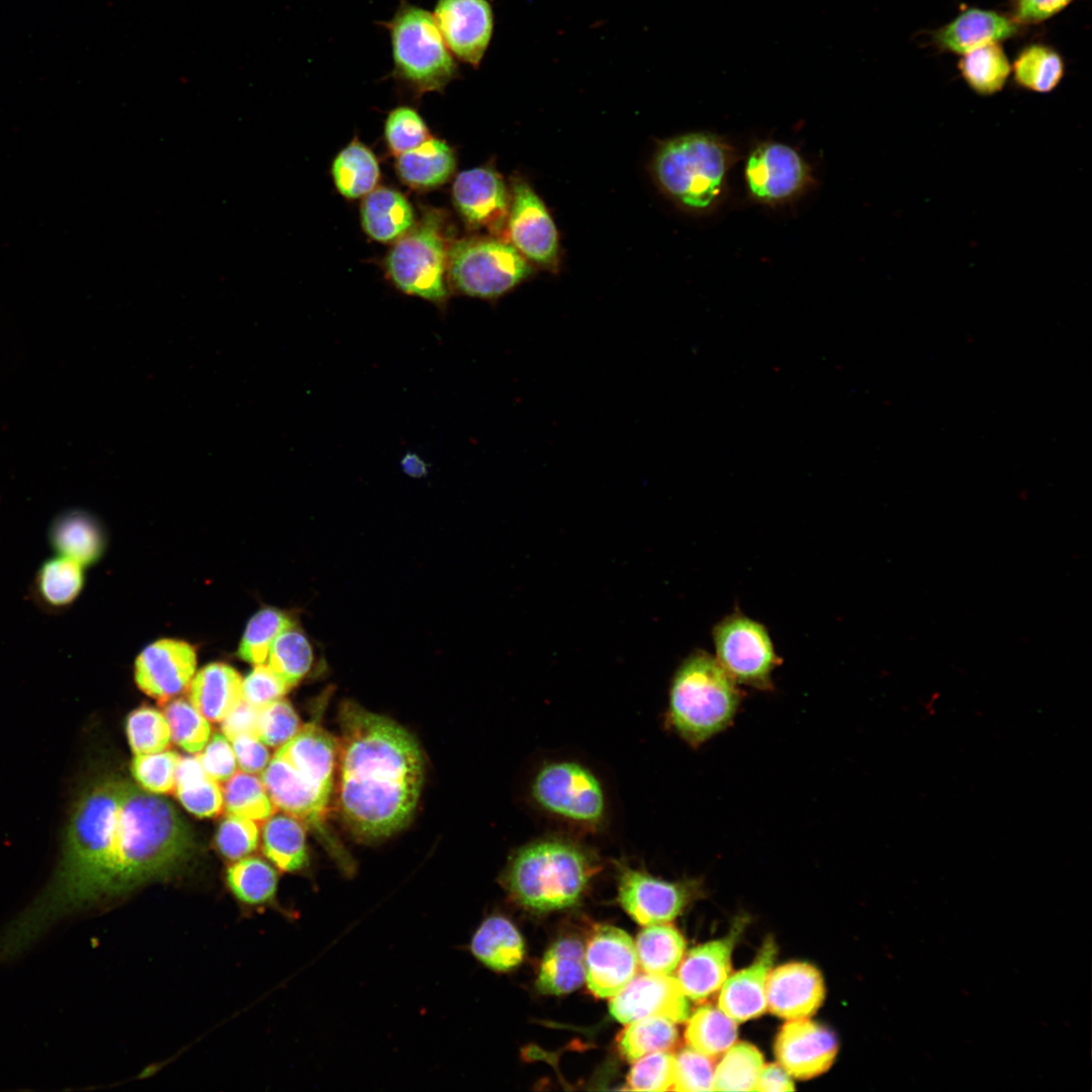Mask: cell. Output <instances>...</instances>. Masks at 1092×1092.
Instances as JSON below:
<instances>
[{"label": "cell", "instance_id": "obj_1", "mask_svg": "<svg viewBox=\"0 0 1092 1092\" xmlns=\"http://www.w3.org/2000/svg\"><path fill=\"white\" fill-rule=\"evenodd\" d=\"M337 796L348 827L365 839L399 830L418 804L423 759L414 737L392 720L346 703L340 712Z\"/></svg>", "mask_w": 1092, "mask_h": 1092}, {"label": "cell", "instance_id": "obj_2", "mask_svg": "<svg viewBox=\"0 0 1092 1092\" xmlns=\"http://www.w3.org/2000/svg\"><path fill=\"white\" fill-rule=\"evenodd\" d=\"M193 848L188 826L168 800L128 781L109 778L97 856L83 907L172 876Z\"/></svg>", "mask_w": 1092, "mask_h": 1092}, {"label": "cell", "instance_id": "obj_3", "mask_svg": "<svg viewBox=\"0 0 1092 1092\" xmlns=\"http://www.w3.org/2000/svg\"><path fill=\"white\" fill-rule=\"evenodd\" d=\"M338 740L315 723L277 748L261 781L275 808L304 825L321 828L326 819L337 770Z\"/></svg>", "mask_w": 1092, "mask_h": 1092}, {"label": "cell", "instance_id": "obj_4", "mask_svg": "<svg viewBox=\"0 0 1092 1092\" xmlns=\"http://www.w3.org/2000/svg\"><path fill=\"white\" fill-rule=\"evenodd\" d=\"M593 852L565 838H543L519 848L503 882L520 904L537 911L569 907L598 872Z\"/></svg>", "mask_w": 1092, "mask_h": 1092}, {"label": "cell", "instance_id": "obj_5", "mask_svg": "<svg viewBox=\"0 0 1092 1092\" xmlns=\"http://www.w3.org/2000/svg\"><path fill=\"white\" fill-rule=\"evenodd\" d=\"M736 156L735 148L718 134L689 132L659 146L653 171L659 186L677 204L707 213L723 201Z\"/></svg>", "mask_w": 1092, "mask_h": 1092}, {"label": "cell", "instance_id": "obj_6", "mask_svg": "<svg viewBox=\"0 0 1092 1092\" xmlns=\"http://www.w3.org/2000/svg\"><path fill=\"white\" fill-rule=\"evenodd\" d=\"M740 700L735 680L715 657L698 650L673 675L667 723L686 742L697 747L729 726Z\"/></svg>", "mask_w": 1092, "mask_h": 1092}, {"label": "cell", "instance_id": "obj_7", "mask_svg": "<svg viewBox=\"0 0 1092 1092\" xmlns=\"http://www.w3.org/2000/svg\"><path fill=\"white\" fill-rule=\"evenodd\" d=\"M383 25L390 34L395 79L422 93L441 90L458 75L455 59L429 11L401 0Z\"/></svg>", "mask_w": 1092, "mask_h": 1092}, {"label": "cell", "instance_id": "obj_8", "mask_svg": "<svg viewBox=\"0 0 1092 1092\" xmlns=\"http://www.w3.org/2000/svg\"><path fill=\"white\" fill-rule=\"evenodd\" d=\"M448 272L461 293L496 299L528 279L529 261L512 245L495 239H468L448 250Z\"/></svg>", "mask_w": 1092, "mask_h": 1092}, {"label": "cell", "instance_id": "obj_9", "mask_svg": "<svg viewBox=\"0 0 1092 1092\" xmlns=\"http://www.w3.org/2000/svg\"><path fill=\"white\" fill-rule=\"evenodd\" d=\"M448 251L440 217L424 216L390 250L386 268L391 281L402 292L435 303L446 300L445 280Z\"/></svg>", "mask_w": 1092, "mask_h": 1092}, {"label": "cell", "instance_id": "obj_10", "mask_svg": "<svg viewBox=\"0 0 1092 1092\" xmlns=\"http://www.w3.org/2000/svg\"><path fill=\"white\" fill-rule=\"evenodd\" d=\"M535 802L545 811L594 828L605 818L606 799L598 778L573 761L544 765L531 787Z\"/></svg>", "mask_w": 1092, "mask_h": 1092}, {"label": "cell", "instance_id": "obj_11", "mask_svg": "<svg viewBox=\"0 0 1092 1092\" xmlns=\"http://www.w3.org/2000/svg\"><path fill=\"white\" fill-rule=\"evenodd\" d=\"M713 640L715 658L735 682L771 688V672L780 659L762 624L734 613L714 627Z\"/></svg>", "mask_w": 1092, "mask_h": 1092}, {"label": "cell", "instance_id": "obj_12", "mask_svg": "<svg viewBox=\"0 0 1092 1092\" xmlns=\"http://www.w3.org/2000/svg\"><path fill=\"white\" fill-rule=\"evenodd\" d=\"M749 197L760 204L780 205L803 194L812 183L811 170L793 147L775 141L754 146L744 165Z\"/></svg>", "mask_w": 1092, "mask_h": 1092}, {"label": "cell", "instance_id": "obj_13", "mask_svg": "<svg viewBox=\"0 0 1092 1092\" xmlns=\"http://www.w3.org/2000/svg\"><path fill=\"white\" fill-rule=\"evenodd\" d=\"M511 244L541 267L554 269L558 261V234L545 204L522 178L512 183L509 210Z\"/></svg>", "mask_w": 1092, "mask_h": 1092}, {"label": "cell", "instance_id": "obj_14", "mask_svg": "<svg viewBox=\"0 0 1092 1092\" xmlns=\"http://www.w3.org/2000/svg\"><path fill=\"white\" fill-rule=\"evenodd\" d=\"M619 866V901L639 924L665 923L674 919L687 905L698 883H670L627 864Z\"/></svg>", "mask_w": 1092, "mask_h": 1092}, {"label": "cell", "instance_id": "obj_15", "mask_svg": "<svg viewBox=\"0 0 1092 1092\" xmlns=\"http://www.w3.org/2000/svg\"><path fill=\"white\" fill-rule=\"evenodd\" d=\"M637 965L635 944L627 932L612 925L594 930L584 948V980L594 995H616L634 978Z\"/></svg>", "mask_w": 1092, "mask_h": 1092}, {"label": "cell", "instance_id": "obj_16", "mask_svg": "<svg viewBox=\"0 0 1092 1092\" xmlns=\"http://www.w3.org/2000/svg\"><path fill=\"white\" fill-rule=\"evenodd\" d=\"M609 1008L611 1015L622 1023L647 1017H663L678 1023L690 1017L687 996L676 978L670 975H635L612 997Z\"/></svg>", "mask_w": 1092, "mask_h": 1092}, {"label": "cell", "instance_id": "obj_17", "mask_svg": "<svg viewBox=\"0 0 1092 1092\" xmlns=\"http://www.w3.org/2000/svg\"><path fill=\"white\" fill-rule=\"evenodd\" d=\"M195 669L193 646L180 640L162 639L140 653L134 678L145 694L165 705L189 688Z\"/></svg>", "mask_w": 1092, "mask_h": 1092}, {"label": "cell", "instance_id": "obj_18", "mask_svg": "<svg viewBox=\"0 0 1092 1092\" xmlns=\"http://www.w3.org/2000/svg\"><path fill=\"white\" fill-rule=\"evenodd\" d=\"M450 52L477 67L491 39L493 15L487 0H437L433 14Z\"/></svg>", "mask_w": 1092, "mask_h": 1092}, {"label": "cell", "instance_id": "obj_19", "mask_svg": "<svg viewBox=\"0 0 1092 1092\" xmlns=\"http://www.w3.org/2000/svg\"><path fill=\"white\" fill-rule=\"evenodd\" d=\"M838 1051L835 1034L808 1017L789 1019L778 1033L775 1053L779 1064L797 1079L826 1072Z\"/></svg>", "mask_w": 1092, "mask_h": 1092}, {"label": "cell", "instance_id": "obj_20", "mask_svg": "<svg viewBox=\"0 0 1092 1092\" xmlns=\"http://www.w3.org/2000/svg\"><path fill=\"white\" fill-rule=\"evenodd\" d=\"M745 923L744 919H737L723 938L700 944L684 953L676 980L688 998L702 1001L722 987L729 977L732 951Z\"/></svg>", "mask_w": 1092, "mask_h": 1092}, {"label": "cell", "instance_id": "obj_21", "mask_svg": "<svg viewBox=\"0 0 1092 1092\" xmlns=\"http://www.w3.org/2000/svg\"><path fill=\"white\" fill-rule=\"evenodd\" d=\"M765 996L768 1010L785 1019L809 1017L825 997L822 975L807 963H788L767 975Z\"/></svg>", "mask_w": 1092, "mask_h": 1092}, {"label": "cell", "instance_id": "obj_22", "mask_svg": "<svg viewBox=\"0 0 1092 1092\" xmlns=\"http://www.w3.org/2000/svg\"><path fill=\"white\" fill-rule=\"evenodd\" d=\"M453 199L462 217L474 228L498 230L509 215L511 194L502 177L488 168L459 173Z\"/></svg>", "mask_w": 1092, "mask_h": 1092}, {"label": "cell", "instance_id": "obj_23", "mask_svg": "<svg viewBox=\"0 0 1092 1092\" xmlns=\"http://www.w3.org/2000/svg\"><path fill=\"white\" fill-rule=\"evenodd\" d=\"M777 952L774 938H765L753 963L723 983L718 1007L736 1022L756 1018L766 1011V979Z\"/></svg>", "mask_w": 1092, "mask_h": 1092}, {"label": "cell", "instance_id": "obj_24", "mask_svg": "<svg viewBox=\"0 0 1092 1092\" xmlns=\"http://www.w3.org/2000/svg\"><path fill=\"white\" fill-rule=\"evenodd\" d=\"M1018 25L1006 15L993 10L968 8L938 28L932 36L935 46L945 52L964 55L991 42L1014 36Z\"/></svg>", "mask_w": 1092, "mask_h": 1092}, {"label": "cell", "instance_id": "obj_25", "mask_svg": "<svg viewBox=\"0 0 1092 1092\" xmlns=\"http://www.w3.org/2000/svg\"><path fill=\"white\" fill-rule=\"evenodd\" d=\"M48 538L57 555L76 561L83 567L97 562L105 549L101 525L83 510H67L58 514L50 524Z\"/></svg>", "mask_w": 1092, "mask_h": 1092}, {"label": "cell", "instance_id": "obj_26", "mask_svg": "<svg viewBox=\"0 0 1092 1092\" xmlns=\"http://www.w3.org/2000/svg\"><path fill=\"white\" fill-rule=\"evenodd\" d=\"M242 685V676L232 666L209 663L192 678L189 701L208 721L221 722L243 700Z\"/></svg>", "mask_w": 1092, "mask_h": 1092}, {"label": "cell", "instance_id": "obj_27", "mask_svg": "<svg viewBox=\"0 0 1092 1092\" xmlns=\"http://www.w3.org/2000/svg\"><path fill=\"white\" fill-rule=\"evenodd\" d=\"M84 582L82 565L56 555L44 560L36 570L31 583V598L47 613H63L78 599Z\"/></svg>", "mask_w": 1092, "mask_h": 1092}, {"label": "cell", "instance_id": "obj_28", "mask_svg": "<svg viewBox=\"0 0 1092 1092\" xmlns=\"http://www.w3.org/2000/svg\"><path fill=\"white\" fill-rule=\"evenodd\" d=\"M470 949L481 964L496 972L512 970L525 954L520 932L502 916H490L480 924L472 936Z\"/></svg>", "mask_w": 1092, "mask_h": 1092}, {"label": "cell", "instance_id": "obj_29", "mask_svg": "<svg viewBox=\"0 0 1092 1092\" xmlns=\"http://www.w3.org/2000/svg\"><path fill=\"white\" fill-rule=\"evenodd\" d=\"M365 232L374 240L389 242L404 235L414 224L408 201L397 191L380 187L366 196L361 209Z\"/></svg>", "mask_w": 1092, "mask_h": 1092}, {"label": "cell", "instance_id": "obj_30", "mask_svg": "<svg viewBox=\"0 0 1092 1092\" xmlns=\"http://www.w3.org/2000/svg\"><path fill=\"white\" fill-rule=\"evenodd\" d=\"M584 979L583 944L576 938H562L545 952L536 986L541 993L561 995L577 989Z\"/></svg>", "mask_w": 1092, "mask_h": 1092}, {"label": "cell", "instance_id": "obj_31", "mask_svg": "<svg viewBox=\"0 0 1092 1092\" xmlns=\"http://www.w3.org/2000/svg\"><path fill=\"white\" fill-rule=\"evenodd\" d=\"M263 851L281 871L293 873L308 862L304 824L287 814H272L263 830Z\"/></svg>", "mask_w": 1092, "mask_h": 1092}, {"label": "cell", "instance_id": "obj_32", "mask_svg": "<svg viewBox=\"0 0 1092 1092\" xmlns=\"http://www.w3.org/2000/svg\"><path fill=\"white\" fill-rule=\"evenodd\" d=\"M173 792L183 807L198 817H214L223 808L222 788L206 775L197 755L180 757Z\"/></svg>", "mask_w": 1092, "mask_h": 1092}, {"label": "cell", "instance_id": "obj_33", "mask_svg": "<svg viewBox=\"0 0 1092 1092\" xmlns=\"http://www.w3.org/2000/svg\"><path fill=\"white\" fill-rule=\"evenodd\" d=\"M397 172L412 187L429 188L444 183L455 168L451 148L444 142L429 139L419 147L398 155Z\"/></svg>", "mask_w": 1092, "mask_h": 1092}, {"label": "cell", "instance_id": "obj_34", "mask_svg": "<svg viewBox=\"0 0 1092 1092\" xmlns=\"http://www.w3.org/2000/svg\"><path fill=\"white\" fill-rule=\"evenodd\" d=\"M225 882L233 896L245 907L273 905L278 885L276 871L265 860L245 856L231 866Z\"/></svg>", "mask_w": 1092, "mask_h": 1092}, {"label": "cell", "instance_id": "obj_35", "mask_svg": "<svg viewBox=\"0 0 1092 1092\" xmlns=\"http://www.w3.org/2000/svg\"><path fill=\"white\" fill-rule=\"evenodd\" d=\"M634 944L642 971L656 975H670L686 950L682 935L665 923L647 925L638 933Z\"/></svg>", "mask_w": 1092, "mask_h": 1092}, {"label": "cell", "instance_id": "obj_36", "mask_svg": "<svg viewBox=\"0 0 1092 1092\" xmlns=\"http://www.w3.org/2000/svg\"><path fill=\"white\" fill-rule=\"evenodd\" d=\"M1014 81L1023 89L1048 93L1062 81L1065 63L1052 47L1035 42L1024 47L1011 65Z\"/></svg>", "mask_w": 1092, "mask_h": 1092}, {"label": "cell", "instance_id": "obj_37", "mask_svg": "<svg viewBox=\"0 0 1092 1092\" xmlns=\"http://www.w3.org/2000/svg\"><path fill=\"white\" fill-rule=\"evenodd\" d=\"M958 67L967 85L982 96L999 92L1011 73L1000 42L987 43L962 55Z\"/></svg>", "mask_w": 1092, "mask_h": 1092}, {"label": "cell", "instance_id": "obj_38", "mask_svg": "<svg viewBox=\"0 0 1092 1092\" xmlns=\"http://www.w3.org/2000/svg\"><path fill=\"white\" fill-rule=\"evenodd\" d=\"M688 1019L687 1043L708 1057L715 1059L722 1055L737 1038V1022L719 1007L701 1006Z\"/></svg>", "mask_w": 1092, "mask_h": 1092}, {"label": "cell", "instance_id": "obj_39", "mask_svg": "<svg viewBox=\"0 0 1092 1092\" xmlns=\"http://www.w3.org/2000/svg\"><path fill=\"white\" fill-rule=\"evenodd\" d=\"M332 172L338 190L348 198L368 194L379 179V166L375 156L357 141L339 153L334 160Z\"/></svg>", "mask_w": 1092, "mask_h": 1092}, {"label": "cell", "instance_id": "obj_40", "mask_svg": "<svg viewBox=\"0 0 1092 1092\" xmlns=\"http://www.w3.org/2000/svg\"><path fill=\"white\" fill-rule=\"evenodd\" d=\"M762 1066V1055L754 1045L733 1043L715 1066L713 1091H755Z\"/></svg>", "mask_w": 1092, "mask_h": 1092}, {"label": "cell", "instance_id": "obj_41", "mask_svg": "<svg viewBox=\"0 0 1092 1092\" xmlns=\"http://www.w3.org/2000/svg\"><path fill=\"white\" fill-rule=\"evenodd\" d=\"M678 1039L674 1022L663 1017H647L629 1023L618 1039L621 1055L634 1063L654 1052L671 1049Z\"/></svg>", "mask_w": 1092, "mask_h": 1092}, {"label": "cell", "instance_id": "obj_42", "mask_svg": "<svg viewBox=\"0 0 1092 1092\" xmlns=\"http://www.w3.org/2000/svg\"><path fill=\"white\" fill-rule=\"evenodd\" d=\"M313 652L306 636L294 626L284 630L273 641L268 665L290 689L308 672Z\"/></svg>", "mask_w": 1092, "mask_h": 1092}, {"label": "cell", "instance_id": "obj_43", "mask_svg": "<svg viewBox=\"0 0 1092 1092\" xmlns=\"http://www.w3.org/2000/svg\"><path fill=\"white\" fill-rule=\"evenodd\" d=\"M222 794L229 814L264 821L276 810L261 779L249 772H236L225 782Z\"/></svg>", "mask_w": 1092, "mask_h": 1092}, {"label": "cell", "instance_id": "obj_44", "mask_svg": "<svg viewBox=\"0 0 1092 1092\" xmlns=\"http://www.w3.org/2000/svg\"><path fill=\"white\" fill-rule=\"evenodd\" d=\"M292 626V619L283 611L275 608L260 610L246 627L238 650L239 657L255 665L265 663L275 638Z\"/></svg>", "mask_w": 1092, "mask_h": 1092}, {"label": "cell", "instance_id": "obj_45", "mask_svg": "<svg viewBox=\"0 0 1092 1092\" xmlns=\"http://www.w3.org/2000/svg\"><path fill=\"white\" fill-rule=\"evenodd\" d=\"M165 705L171 739L190 753L200 752L210 738L208 720L186 699L170 700Z\"/></svg>", "mask_w": 1092, "mask_h": 1092}, {"label": "cell", "instance_id": "obj_46", "mask_svg": "<svg viewBox=\"0 0 1092 1092\" xmlns=\"http://www.w3.org/2000/svg\"><path fill=\"white\" fill-rule=\"evenodd\" d=\"M126 734L134 754L164 751L171 741V730L164 713L152 707H141L128 715Z\"/></svg>", "mask_w": 1092, "mask_h": 1092}, {"label": "cell", "instance_id": "obj_47", "mask_svg": "<svg viewBox=\"0 0 1092 1092\" xmlns=\"http://www.w3.org/2000/svg\"><path fill=\"white\" fill-rule=\"evenodd\" d=\"M300 720L283 698L259 708L256 737L267 746L280 747L300 729Z\"/></svg>", "mask_w": 1092, "mask_h": 1092}, {"label": "cell", "instance_id": "obj_48", "mask_svg": "<svg viewBox=\"0 0 1092 1092\" xmlns=\"http://www.w3.org/2000/svg\"><path fill=\"white\" fill-rule=\"evenodd\" d=\"M179 759V754L172 750L135 754L131 774L144 790L155 794L169 793L174 790Z\"/></svg>", "mask_w": 1092, "mask_h": 1092}, {"label": "cell", "instance_id": "obj_49", "mask_svg": "<svg viewBox=\"0 0 1092 1092\" xmlns=\"http://www.w3.org/2000/svg\"><path fill=\"white\" fill-rule=\"evenodd\" d=\"M634 1063L627 1078L631 1090H672L675 1075V1057L673 1055L665 1051L654 1052Z\"/></svg>", "mask_w": 1092, "mask_h": 1092}, {"label": "cell", "instance_id": "obj_50", "mask_svg": "<svg viewBox=\"0 0 1092 1092\" xmlns=\"http://www.w3.org/2000/svg\"><path fill=\"white\" fill-rule=\"evenodd\" d=\"M259 829L255 821L229 814L219 824L215 845L219 853L231 860L241 859L258 845Z\"/></svg>", "mask_w": 1092, "mask_h": 1092}, {"label": "cell", "instance_id": "obj_51", "mask_svg": "<svg viewBox=\"0 0 1092 1092\" xmlns=\"http://www.w3.org/2000/svg\"><path fill=\"white\" fill-rule=\"evenodd\" d=\"M385 136L391 152L398 156L428 141L429 132L417 111L401 106L389 113L385 123Z\"/></svg>", "mask_w": 1092, "mask_h": 1092}, {"label": "cell", "instance_id": "obj_52", "mask_svg": "<svg viewBox=\"0 0 1092 1092\" xmlns=\"http://www.w3.org/2000/svg\"><path fill=\"white\" fill-rule=\"evenodd\" d=\"M714 1058L692 1048L679 1051L675 1056V1075L672 1090L682 1092L712 1091Z\"/></svg>", "mask_w": 1092, "mask_h": 1092}, {"label": "cell", "instance_id": "obj_53", "mask_svg": "<svg viewBox=\"0 0 1092 1092\" xmlns=\"http://www.w3.org/2000/svg\"><path fill=\"white\" fill-rule=\"evenodd\" d=\"M289 688L274 673L268 664H256L243 679V700L261 708L268 703L283 698Z\"/></svg>", "mask_w": 1092, "mask_h": 1092}, {"label": "cell", "instance_id": "obj_54", "mask_svg": "<svg viewBox=\"0 0 1092 1092\" xmlns=\"http://www.w3.org/2000/svg\"><path fill=\"white\" fill-rule=\"evenodd\" d=\"M197 757L206 775L217 782H226L237 772V758L223 733H214Z\"/></svg>", "mask_w": 1092, "mask_h": 1092}, {"label": "cell", "instance_id": "obj_55", "mask_svg": "<svg viewBox=\"0 0 1092 1092\" xmlns=\"http://www.w3.org/2000/svg\"><path fill=\"white\" fill-rule=\"evenodd\" d=\"M1074 0H1012L1011 19L1017 25L1037 24L1067 8Z\"/></svg>", "mask_w": 1092, "mask_h": 1092}, {"label": "cell", "instance_id": "obj_56", "mask_svg": "<svg viewBox=\"0 0 1092 1092\" xmlns=\"http://www.w3.org/2000/svg\"><path fill=\"white\" fill-rule=\"evenodd\" d=\"M240 768L249 774L261 772L270 760L266 745L253 734L230 739Z\"/></svg>", "mask_w": 1092, "mask_h": 1092}, {"label": "cell", "instance_id": "obj_57", "mask_svg": "<svg viewBox=\"0 0 1092 1092\" xmlns=\"http://www.w3.org/2000/svg\"><path fill=\"white\" fill-rule=\"evenodd\" d=\"M259 709L242 700L221 721L222 733L230 739L240 734L256 736Z\"/></svg>", "mask_w": 1092, "mask_h": 1092}, {"label": "cell", "instance_id": "obj_58", "mask_svg": "<svg viewBox=\"0 0 1092 1092\" xmlns=\"http://www.w3.org/2000/svg\"><path fill=\"white\" fill-rule=\"evenodd\" d=\"M794 1083L790 1074L780 1064L763 1065L758 1076L755 1091L785 1092L793 1091Z\"/></svg>", "mask_w": 1092, "mask_h": 1092}, {"label": "cell", "instance_id": "obj_59", "mask_svg": "<svg viewBox=\"0 0 1092 1092\" xmlns=\"http://www.w3.org/2000/svg\"><path fill=\"white\" fill-rule=\"evenodd\" d=\"M402 471L415 478H421L428 474V464L416 453L407 452L400 460Z\"/></svg>", "mask_w": 1092, "mask_h": 1092}]
</instances>
